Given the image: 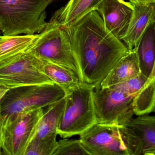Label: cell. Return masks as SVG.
<instances>
[{"label": "cell", "instance_id": "1", "mask_svg": "<svg viewBox=\"0 0 155 155\" xmlns=\"http://www.w3.org/2000/svg\"><path fill=\"white\" fill-rule=\"evenodd\" d=\"M78 62L81 81L100 85L117 62L129 51L107 28L97 11L66 28Z\"/></svg>", "mask_w": 155, "mask_h": 155}, {"label": "cell", "instance_id": "2", "mask_svg": "<svg viewBox=\"0 0 155 155\" xmlns=\"http://www.w3.org/2000/svg\"><path fill=\"white\" fill-rule=\"evenodd\" d=\"M54 0H0V32L3 36L39 34L48 24V7Z\"/></svg>", "mask_w": 155, "mask_h": 155}, {"label": "cell", "instance_id": "3", "mask_svg": "<svg viewBox=\"0 0 155 155\" xmlns=\"http://www.w3.org/2000/svg\"><path fill=\"white\" fill-rule=\"evenodd\" d=\"M79 135L90 155H141L140 141L125 126L96 123Z\"/></svg>", "mask_w": 155, "mask_h": 155}, {"label": "cell", "instance_id": "4", "mask_svg": "<svg viewBox=\"0 0 155 155\" xmlns=\"http://www.w3.org/2000/svg\"><path fill=\"white\" fill-rule=\"evenodd\" d=\"M94 88L93 85L80 81L66 94V105L57 130L62 138L80 135L97 123Z\"/></svg>", "mask_w": 155, "mask_h": 155}, {"label": "cell", "instance_id": "5", "mask_svg": "<svg viewBox=\"0 0 155 155\" xmlns=\"http://www.w3.org/2000/svg\"><path fill=\"white\" fill-rule=\"evenodd\" d=\"M66 96L56 83L28 85L10 88L0 102L3 118L40 108L57 102Z\"/></svg>", "mask_w": 155, "mask_h": 155}, {"label": "cell", "instance_id": "6", "mask_svg": "<svg viewBox=\"0 0 155 155\" xmlns=\"http://www.w3.org/2000/svg\"><path fill=\"white\" fill-rule=\"evenodd\" d=\"M40 33L38 42L33 49L35 54L44 61L73 71L81 81L80 71L67 28L49 21Z\"/></svg>", "mask_w": 155, "mask_h": 155}, {"label": "cell", "instance_id": "7", "mask_svg": "<svg viewBox=\"0 0 155 155\" xmlns=\"http://www.w3.org/2000/svg\"><path fill=\"white\" fill-rule=\"evenodd\" d=\"M44 71V62L31 51L0 61V85L10 89L28 85L53 84Z\"/></svg>", "mask_w": 155, "mask_h": 155}, {"label": "cell", "instance_id": "8", "mask_svg": "<svg viewBox=\"0 0 155 155\" xmlns=\"http://www.w3.org/2000/svg\"><path fill=\"white\" fill-rule=\"evenodd\" d=\"M135 95L123 93L111 87L102 88L100 85L96 86L93 101L97 123L119 126L127 124L134 114Z\"/></svg>", "mask_w": 155, "mask_h": 155}, {"label": "cell", "instance_id": "9", "mask_svg": "<svg viewBox=\"0 0 155 155\" xmlns=\"http://www.w3.org/2000/svg\"><path fill=\"white\" fill-rule=\"evenodd\" d=\"M43 112V108H40L3 117L2 154L24 155Z\"/></svg>", "mask_w": 155, "mask_h": 155}, {"label": "cell", "instance_id": "10", "mask_svg": "<svg viewBox=\"0 0 155 155\" xmlns=\"http://www.w3.org/2000/svg\"><path fill=\"white\" fill-rule=\"evenodd\" d=\"M134 5L125 0H103L97 9L105 27L120 40L127 32Z\"/></svg>", "mask_w": 155, "mask_h": 155}, {"label": "cell", "instance_id": "11", "mask_svg": "<svg viewBox=\"0 0 155 155\" xmlns=\"http://www.w3.org/2000/svg\"><path fill=\"white\" fill-rule=\"evenodd\" d=\"M153 24H155V5H134L131 20L121 41L130 51H136L144 33Z\"/></svg>", "mask_w": 155, "mask_h": 155}, {"label": "cell", "instance_id": "12", "mask_svg": "<svg viewBox=\"0 0 155 155\" xmlns=\"http://www.w3.org/2000/svg\"><path fill=\"white\" fill-rule=\"evenodd\" d=\"M103 0H69L53 14L50 21L68 28L94 10Z\"/></svg>", "mask_w": 155, "mask_h": 155}, {"label": "cell", "instance_id": "13", "mask_svg": "<svg viewBox=\"0 0 155 155\" xmlns=\"http://www.w3.org/2000/svg\"><path fill=\"white\" fill-rule=\"evenodd\" d=\"M138 138L142 146L141 155H155V117L143 115L131 119L124 125Z\"/></svg>", "mask_w": 155, "mask_h": 155}, {"label": "cell", "instance_id": "14", "mask_svg": "<svg viewBox=\"0 0 155 155\" xmlns=\"http://www.w3.org/2000/svg\"><path fill=\"white\" fill-rule=\"evenodd\" d=\"M140 72L136 51L122 57L100 84L102 88L109 87L138 75Z\"/></svg>", "mask_w": 155, "mask_h": 155}, {"label": "cell", "instance_id": "15", "mask_svg": "<svg viewBox=\"0 0 155 155\" xmlns=\"http://www.w3.org/2000/svg\"><path fill=\"white\" fill-rule=\"evenodd\" d=\"M41 37L39 34L7 36L0 42V61L10 59L34 49Z\"/></svg>", "mask_w": 155, "mask_h": 155}, {"label": "cell", "instance_id": "16", "mask_svg": "<svg viewBox=\"0 0 155 155\" xmlns=\"http://www.w3.org/2000/svg\"><path fill=\"white\" fill-rule=\"evenodd\" d=\"M66 97L43 108V112L37 125L32 138L41 139L58 135L57 130L63 114Z\"/></svg>", "mask_w": 155, "mask_h": 155}, {"label": "cell", "instance_id": "17", "mask_svg": "<svg viewBox=\"0 0 155 155\" xmlns=\"http://www.w3.org/2000/svg\"><path fill=\"white\" fill-rule=\"evenodd\" d=\"M155 24L150 25L140 40L136 51L141 73L148 78L155 70Z\"/></svg>", "mask_w": 155, "mask_h": 155}, {"label": "cell", "instance_id": "18", "mask_svg": "<svg viewBox=\"0 0 155 155\" xmlns=\"http://www.w3.org/2000/svg\"><path fill=\"white\" fill-rule=\"evenodd\" d=\"M155 102V70L134 97L133 103L134 114L138 116L154 112Z\"/></svg>", "mask_w": 155, "mask_h": 155}, {"label": "cell", "instance_id": "19", "mask_svg": "<svg viewBox=\"0 0 155 155\" xmlns=\"http://www.w3.org/2000/svg\"><path fill=\"white\" fill-rule=\"evenodd\" d=\"M43 61L45 74L54 83L61 87L66 94L81 81L78 75L71 69L54 63Z\"/></svg>", "mask_w": 155, "mask_h": 155}, {"label": "cell", "instance_id": "20", "mask_svg": "<svg viewBox=\"0 0 155 155\" xmlns=\"http://www.w3.org/2000/svg\"><path fill=\"white\" fill-rule=\"evenodd\" d=\"M57 137L32 138L27 147L24 155H53L58 146Z\"/></svg>", "mask_w": 155, "mask_h": 155}, {"label": "cell", "instance_id": "21", "mask_svg": "<svg viewBox=\"0 0 155 155\" xmlns=\"http://www.w3.org/2000/svg\"><path fill=\"white\" fill-rule=\"evenodd\" d=\"M53 155H90L80 140L64 138L58 141Z\"/></svg>", "mask_w": 155, "mask_h": 155}, {"label": "cell", "instance_id": "22", "mask_svg": "<svg viewBox=\"0 0 155 155\" xmlns=\"http://www.w3.org/2000/svg\"><path fill=\"white\" fill-rule=\"evenodd\" d=\"M148 78L142 73L110 87L115 89L129 95H135L147 80Z\"/></svg>", "mask_w": 155, "mask_h": 155}, {"label": "cell", "instance_id": "23", "mask_svg": "<svg viewBox=\"0 0 155 155\" xmlns=\"http://www.w3.org/2000/svg\"><path fill=\"white\" fill-rule=\"evenodd\" d=\"M129 2L133 5H155V0H129Z\"/></svg>", "mask_w": 155, "mask_h": 155}, {"label": "cell", "instance_id": "24", "mask_svg": "<svg viewBox=\"0 0 155 155\" xmlns=\"http://www.w3.org/2000/svg\"><path fill=\"white\" fill-rule=\"evenodd\" d=\"M3 127H4V120L2 116L0 110V147L1 148L2 143L3 135Z\"/></svg>", "mask_w": 155, "mask_h": 155}, {"label": "cell", "instance_id": "25", "mask_svg": "<svg viewBox=\"0 0 155 155\" xmlns=\"http://www.w3.org/2000/svg\"><path fill=\"white\" fill-rule=\"evenodd\" d=\"M9 89L2 85H0V102L2 100L4 96Z\"/></svg>", "mask_w": 155, "mask_h": 155}, {"label": "cell", "instance_id": "26", "mask_svg": "<svg viewBox=\"0 0 155 155\" xmlns=\"http://www.w3.org/2000/svg\"><path fill=\"white\" fill-rule=\"evenodd\" d=\"M2 154V148L0 147V155Z\"/></svg>", "mask_w": 155, "mask_h": 155}, {"label": "cell", "instance_id": "27", "mask_svg": "<svg viewBox=\"0 0 155 155\" xmlns=\"http://www.w3.org/2000/svg\"><path fill=\"white\" fill-rule=\"evenodd\" d=\"M1 32H0V35H1Z\"/></svg>", "mask_w": 155, "mask_h": 155}]
</instances>
